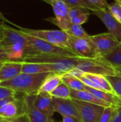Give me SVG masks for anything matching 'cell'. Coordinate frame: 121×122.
<instances>
[{
  "label": "cell",
  "instance_id": "obj_42",
  "mask_svg": "<svg viewBox=\"0 0 121 122\" xmlns=\"http://www.w3.org/2000/svg\"><path fill=\"white\" fill-rule=\"evenodd\" d=\"M41 1H45V2H46V3H48L49 0H41Z\"/></svg>",
  "mask_w": 121,
  "mask_h": 122
},
{
  "label": "cell",
  "instance_id": "obj_43",
  "mask_svg": "<svg viewBox=\"0 0 121 122\" xmlns=\"http://www.w3.org/2000/svg\"><path fill=\"white\" fill-rule=\"evenodd\" d=\"M6 121H7V120H6Z\"/></svg>",
  "mask_w": 121,
  "mask_h": 122
},
{
  "label": "cell",
  "instance_id": "obj_30",
  "mask_svg": "<svg viewBox=\"0 0 121 122\" xmlns=\"http://www.w3.org/2000/svg\"><path fill=\"white\" fill-rule=\"evenodd\" d=\"M109 11L113 15V16L121 23V5L116 2H113L109 5Z\"/></svg>",
  "mask_w": 121,
  "mask_h": 122
},
{
  "label": "cell",
  "instance_id": "obj_1",
  "mask_svg": "<svg viewBox=\"0 0 121 122\" xmlns=\"http://www.w3.org/2000/svg\"><path fill=\"white\" fill-rule=\"evenodd\" d=\"M52 72L40 74L21 73L10 80L1 81L0 86L25 95H36L38 94L44 80Z\"/></svg>",
  "mask_w": 121,
  "mask_h": 122
},
{
  "label": "cell",
  "instance_id": "obj_25",
  "mask_svg": "<svg viewBox=\"0 0 121 122\" xmlns=\"http://www.w3.org/2000/svg\"><path fill=\"white\" fill-rule=\"evenodd\" d=\"M50 94L53 97H56V98L66 99H71V89L63 82H61Z\"/></svg>",
  "mask_w": 121,
  "mask_h": 122
},
{
  "label": "cell",
  "instance_id": "obj_20",
  "mask_svg": "<svg viewBox=\"0 0 121 122\" xmlns=\"http://www.w3.org/2000/svg\"><path fill=\"white\" fill-rule=\"evenodd\" d=\"M61 76L62 75L51 73L44 80V81L43 82L42 85L40 87L39 92H45L51 94L62 82Z\"/></svg>",
  "mask_w": 121,
  "mask_h": 122
},
{
  "label": "cell",
  "instance_id": "obj_9",
  "mask_svg": "<svg viewBox=\"0 0 121 122\" xmlns=\"http://www.w3.org/2000/svg\"><path fill=\"white\" fill-rule=\"evenodd\" d=\"M89 39L93 43L98 54L101 57H103L121 44V41L110 32L90 35Z\"/></svg>",
  "mask_w": 121,
  "mask_h": 122
},
{
  "label": "cell",
  "instance_id": "obj_4",
  "mask_svg": "<svg viewBox=\"0 0 121 122\" xmlns=\"http://www.w3.org/2000/svg\"><path fill=\"white\" fill-rule=\"evenodd\" d=\"M76 68L87 74H100L105 76L117 75L115 67L103 57L97 59L80 57V61Z\"/></svg>",
  "mask_w": 121,
  "mask_h": 122
},
{
  "label": "cell",
  "instance_id": "obj_6",
  "mask_svg": "<svg viewBox=\"0 0 121 122\" xmlns=\"http://www.w3.org/2000/svg\"><path fill=\"white\" fill-rule=\"evenodd\" d=\"M23 34L24 36L26 38V39L29 41V43L34 47V49L39 54H47V55L68 56V57H77L78 56L71 50L54 45L43 39L30 36L24 32H23Z\"/></svg>",
  "mask_w": 121,
  "mask_h": 122
},
{
  "label": "cell",
  "instance_id": "obj_45",
  "mask_svg": "<svg viewBox=\"0 0 121 122\" xmlns=\"http://www.w3.org/2000/svg\"></svg>",
  "mask_w": 121,
  "mask_h": 122
},
{
  "label": "cell",
  "instance_id": "obj_29",
  "mask_svg": "<svg viewBox=\"0 0 121 122\" xmlns=\"http://www.w3.org/2000/svg\"><path fill=\"white\" fill-rule=\"evenodd\" d=\"M115 108L113 107H105L104 111L101 117L99 122H111L115 114Z\"/></svg>",
  "mask_w": 121,
  "mask_h": 122
},
{
  "label": "cell",
  "instance_id": "obj_41",
  "mask_svg": "<svg viewBox=\"0 0 121 122\" xmlns=\"http://www.w3.org/2000/svg\"><path fill=\"white\" fill-rule=\"evenodd\" d=\"M4 62H1V61H0V69H1L2 66L4 65Z\"/></svg>",
  "mask_w": 121,
  "mask_h": 122
},
{
  "label": "cell",
  "instance_id": "obj_10",
  "mask_svg": "<svg viewBox=\"0 0 121 122\" xmlns=\"http://www.w3.org/2000/svg\"><path fill=\"white\" fill-rule=\"evenodd\" d=\"M73 99L82 122H99L105 107L82 101Z\"/></svg>",
  "mask_w": 121,
  "mask_h": 122
},
{
  "label": "cell",
  "instance_id": "obj_34",
  "mask_svg": "<svg viewBox=\"0 0 121 122\" xmlns=\"http://www.w3.org/2000/svg\"><path fill=\"white\" fill-rule=\"evenodd\" d=\"M9 59L4 51V49H3V47L0 45V61L1 62H6V61H9Z\"/></svg>",
  "mask_w": 121,
  "mask_h": 122
},
{
  "label": "cell",
  "instance_id": "obj_14",
  "mask_svg": "<svg viewBox=\"0 0 121 122\" xmlns=\"http://www.w3.org/2000/svg\"><path fill=\"white\" fill-rule=\"evenodd\" d=\"M23 97L21 99L16 97L14 100L4 105L0 109V117L4 119H11L24 114Z\"/></svg>",
  "mask_w": 121,
  "mask_h": 122
},
{
  "label": "cell",
  "instance_id": "obj_32",
  "mask_svg": "<svg viewBox=\"0 0 121 122\" xmlns=\"http://www.w3.org/2000/svg\"><path fill=\"white\" fill-rule=\"evenodd\" d=\"M93 5L99 9H108L109 4L106 0H88Z\"/></svg>",
  "mask_w": 121,
  "mask_h": 122
},
{
  "label": "cell",
  "instance_id": "obj_24",
  "mask_svg": "<svg viewBox=\"0 0 121 122\" xmlns=\"http://www.w3.org/2000/svg\"><path fill=\"white\" fill-rule=\"evenodd\" d=\"M114 67L121 66V42L114 49L103 57Z\"/></svg>",
  "mask_w": 121,
  "mask_h": 122
},
{
  "label": "cell",
  "instance_id": "obj_7",
  "mask_svg": "<svg viewBox=\"0 0 121 122\" xmlns=\"http://www.w3.org/2000/svg\"><path fill=\"white\" fill-rule=\"evenodd\" d=\"M48 4L51 6L55 17L47 18L45 20L56 25L61 30L67 31L72 24L69 16V6L61 0H49Z\"/></svg>",
  "mask_w": 121,
  "mask_h": 122
},
{
  "label": "cell",
  "instance_id": "obj_37",
  "mask_svg": "<svg viewBox=\"0 0 121 122\" xmlns=\"http://www.w3.org/2000/svg\"><path fill=\"white\" fill-rule=\"evenodd\" d=\"M115 69L116 71V74L121 76V66H116Z\"/></svg>",
  "mask_w": 121,
  "mask_h": 122
},
{
  "label": "cell",
  "instance_id": "obj_18",
  "mask_svg": "<svg viewBox=\"0 0 121 122\" xmlns=\"http://www.w3.org/2000/svg\"><path fill=\"white\" fill-rule=\"evenodd\" d=\"M71 99H76V100L82 101L84 102L102 106L104 107H112L111 104L101 100L100 99L96 97L95 95H93V94H91V92H89L86 90L76 91V90L71 89Z\"/></svg>",
  "mask_w": 121,
  "mask_h": 122
},
{
  "label": "cell",
  "instance_id": "obj_16",
  "mask_svg": "<svg viewBox=\"0 0 121 122\" xmlns=\"http://www.w3.org/2000/svg\"><path fill=\"white\" fill-rule=\"evenodd\" d=\"M23 63L9 61L4 63L0 69V82L10 80L22 73Z\"/></svg>",
  "mask_w": 121,
  "mask_h": 122
},
{
  "label": "cell",
  "instance_id": "obj_13",
  "mask_svg": "<svg viewBox=\"0 0 121 122\" xmlns=\"http://www.w3.org/2000/svg\"><path fill=\"white\" fill-rule=\"evenodd\" d=\"M34 104L37 109L49 118H53L56 112L53 97L48 93L39 92L36 94Z\"/></svg>",
  "mask_w": 121,
  "mask_h": 122
},
{
  "label": "cell",
  "instance_id": "obj_26",
  "mask_svg": "<svg viewBox=\"0 0 121 122\" xmlns=\"http://www.w3.org/2000/svg\"><path fill=\"white\" fill-rule=\"evenodd\" d=\"M64 1L67 4L69 8L75 7V6L82 7V8L89 9L92 12L99 9L96 6L93 5L88 0H65Z\"/></svg>",
  "mask_w": 121,
  "mask_h": 122
},
{
  "label": "cell",
  "instance_id": "obj_2",
  "mask_svg": "<svg viewBox=\"0 0 121 122\" xmlns=\"http://www.w3.org/2000/svg\"><path fill=\"white\" fill-rule=\"evenodd\" d=\"M79 56L68 57L39 54L33 56H26L20 62L46 64L50 68L51 72L63 75L76 68L78 64H79Z\"/></svg>",
  "mask_w": 121,
  "mask_h": 122
},
{
  "label": "cell",
  "instance_id": "obj_28",
  "mask_svg": "<svg viewBox=\"0 0 121 122\" xmlns=\"http://www.w3.org/2000/svg\"><path fill=\"white\" fill-rule=\"evenodd\" d=\"M107 79L112 86L115 93L121 98V76L118 75L106 76Z\"/></svg>",
  "mask_w": 121,
  "mask_h": 122
},
{
  "label": "cell",
  "instance_id": "obj_40",
  "mask_svg": "<svg viewBox=\"0 0 121 122\" xmlns=\"http://www.w3.org/2000/svg\"><path fill=\"white\" fill-rule=\"evenodd\" d=\"M114 1L118 3V4H119L120 5H121V0H114Z\"/></svg>",
  "mask_w": 121,
  "mask_h": 122
},
{
  "label": "cell",
  "instance_id": "obj_36",
  "mask_svg": "<svg viewBox=\"0 0 121 122\" xmlns=\"http://www.w3.org/2000/svg\"><path fill=\"white\" fill-rule=\"evenodd\" d=\"M16 94L15 97H9V98H6V99L0 100V109H1L4 105H5L6 103H8V102H9L14 100V99H16Z\"/></svg>",
  "mask_w": 121,
  "mask_h": 122
},
{
  "label": "cell",
  "instance_id": "obj_39",
  "mask_svg": "<svg viewBox=\"0 0 121 122\" xmlns=\"http://www.w3.org/2000/svg\"><path fill=\"white\" fill-rule=\"evenodd\" d=\"M0 122H9V121H6V120H5V119H2V118H1L0 117Z\"/></svg>",
  "mask_w": 121,
  "mask_h": 122
},
{
  "label": "cell",
  "instance_id": "obj_3",
  "mask_svg": "<svg viewBox=\"0 0 121 122\" xmlns=\"http://www.w3.org/2000/svg\"><path fill=\"white\" fill-rule=\"evenodd\" d=\"M19 29L30 36L43 39L54 45L71 50L68 43V34L63 30H46V29H31L21 27L14 24Z\"/></svg>",
  "mask_w": 121,
  "mask_h": 122
},
{
  "label": "cell",
  "instance_id": "obj_33",
  "mask_svg": "<svg viewBox=\"0 0 121 122\" xmlns=\"http://www.w3.org/2000/svg\"><path fill=\"white\" fill-rule=\"evenodd\" d=\"M111 122H121V107L115 108V114Z\"/></svg>",
  "mask_w": 121,
  "mask_h": 122
},
{
  "label": "cell",
  "instance_id": "obj_21",
  "mask_svg": "<svg viewBox=\"0 0 121 122\" xmlns=\"http://www.w3.org/2000/svg\"><path fill=\"white\" fill-rule=\"evenodd\" d=\"M84 74L91 80H92L99 87L100 89L116 94L112 86L111 85L110 82L107 79L106 76L100 74H87V73H84Z\"/></svg>",
  "mask_w": 121,
  "mask_h": 122
},
{
  "label": "cell",
  "instance_id": "obj_19",
  "mask_svg": "<svg viewBox=\"0 0 121 122\" xmlns=\"http://www.w3.org/2000/svg\"><path fill=\"white\" fill-rule=\"evenodd\" d=\"M92 13L89 9L82 7H71L69 8V16L72 24L82 25L86 23L90 14Z\"/></svg>",
  "mask_w": 121,
  "mask_h": 122
},
{
  "label": "cell",
  "instance_id": "obj_12",
  "mask_svg": "<svg viewBox=\"0 0 121 122\" xmlns=\"http://www.w3.org/2000/svg\"><path fill=\"white\" fill-rule=\"evenodd\" d=\"M97 16L105 24L108 32L115 36L121 42V23L117 21L108 9H98L92 12Z\"/></svg>",
  "mask_w": 121,
  "mask_h": 122
},
{
  "label": "cell",
  "instance_id": "obj_22",
  "mask_svg": "<svg viewBox=\"0 0 121 122\" xmlns=\"http://www.w3.org/2000/svg\"><path fill=\"white\" fill-rule=\"evenodd\" d=\"M62 82L66 84L71 89L76 91L86 90V86L76 76L71 74L70 73L64 74L61 76Z\"/></svg>",
  "mask_w": 121,
  "mask_h": 122
},
{
  "label": "cell",
  "instance_id": "obj_31",
  "mask_svg": "<svg viewBox=\"0 0 121 122\" xmlns=\"http://www.w3.org/2000/svg\"><path fill=\"white\" fill-rule=\"evenodd\" d=\"M16 94V92L13 91L12 89L0 86V100L12 97H15Z\"/></svg>",
  "mask_w": 121,
  "mask_h": 122
},
{
  "label": "cell",
  "instance_id": "obj_27",
  "mask_svg": "<svg viewBox=\"0 0 121 122\" xmlns=\"http://www.w3.org/2000/svg\"><path fill=\"white\" fill-rule=\"evenodd\" d=\"M68 35L78 37V38H88L90 35L83 29L81 25L72 24L69 29L66 31Z\"/></svg>",
  "mask_w": 121,
  "mask_h": 122
},
{
  "label": "cell",
  "instance_id": "obj_5",
  "mask_svg": "<svg viewBox=\"0 0 121 122\" xmlns=\"http://www.w3.org/2000/svg\"><path fill=\"white\" fill-rule=\"evenodd\" d=\"M0 26L3 31V34L4 36V39L1 41H0V45L1 46L15 44H22L26 49V56L24 57L39 54L26 39L21 31L11 28L3 23L0 24Z\"/></svg>",
  "mask_w": 121,
  "mask_h": 122
},
{
  "label": "cell",
  "instance_id": "obj_44",
  "mask_svg": "<svg viewBox=\"0 0 121 122\" xmlns=\"http://www.w3.org/2000/svg\"><path fill=\"white\" fill-rule=\"evenodd\" d=\"M61 1H65V0H61Z\"/></svg>",
  "mask_w": 121,
  "mask_h": 122
},
{
  "label": "cell",
  "instance_id": "obj_23",
  "mask_svg": "<svg viewBox=\"0 0 121 122\" xmlns=\"http://www.w3.org/2000/svg\"><path fill=\"white\" fill-rule=\"evenodd\" d=\"M46 72H51L50 68L46 64L23 63L22 73H24V74H40V73H46Z\"/></svg>",
  "mask_w": 121,
  "mask_h": 122
},
{
  "label": "cell",
  "instance_id": "obj_35",
  "mask_svg": "<svg viewBox=\"0 0 121 122\" xmlns=\"http://www.w3.org/2000/svg\"><path fill=\"white\" fill-rule=\"evenodd\" d=\"M62 122H82L78 118L69 116H63L62 117Z\"/></svg>",
  "mask_w": 121,
  "mask_h": 122
},
{
  "label": "cell",
  "instance_id": "obj_8",
  "mask_svg": "<svg viewBox=\"0 0 121 122\" xmlns=\"http://www.w3.org/2000/svg\"><path fill=\"white\" fill-rule=\"evenodd\" d=\"M68 43L71 50L79 57L87 59L101 57L89 36L88 38H78L68 35Z\"/></svg>",
  "mask_w": 121,
  "mask_h": 122
},
{
  "label": "cell",
  "instance_id": "obj_38",
  "mask_svg": "<svg viewBox=\"0 0 121 122\" xmlns=\"http://www.w3.org/2000/svg\"><path fill=\"white\" fill-rule=\"evenodd\" d=\"M4 39V34H3V31L0 26V41H1L3 39Z\"/></svg>",
  "mask_w": 121,
  "mask_h": 122
},
{
  "label": "cell",
  "instance_id": "obj_15",
  "mask_svg": "<svg viewBox=\"0 0 121 122\" xmlns=\"http://www.w3.org/2000/svg\"><path fill=\"white\" fill-rule=\"evenodd\" d=\"M56 112L63 116L73 117L81 120L78 111L75 106L72 99H59L53 97Z\"/></svg>",
  "mask_w": 121,
  "mask_h": 122
},
{
  "label": "cell",
  "instance_id": "obj_17",
  "mask_svg": "<svg viewBox=\"0 0 121 122\" xmlns=\"http://www.w3.org/2000/svg\"><path fill=\"white\" fill-rule=\"evenodd\" d=\"M86 90L91 92L96 97L100 99L101 100L111 104L113 107H121V98L117 96L116 94H112L111 92L102 90L94 89L91 87H88L86 86Z\"/></svg>",
  "mask_w": 121,
  "mask_h": 122
},
{
  "label": "cell",
  "instance_id": "obj_11",
  "mask_svg": "<svg viewBox=\"0 0 121 122\" xmlns=\"http://www.w3.org/2000/svg\"><path fill=\"white\" fill-rule=\"evenodd\" d=\"M36 95H24V112L29 122H55L53 118H49L36 108L34 101Z\"/></svg>",
  "mask_w": 121,
  "mask_h": 122
}]
</instances>
